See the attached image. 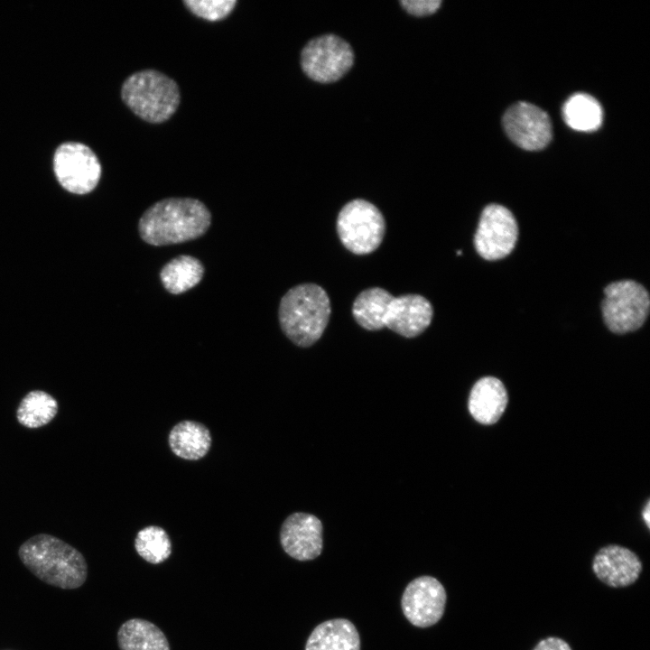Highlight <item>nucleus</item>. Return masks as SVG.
<instances>
[{"label":"nucleus","mask_w":650,"mask_h":650,"mask_svg":"<svg viewBox=\"0 0 650 650\" xmlns=\"http://www.w3.org/2000/svg\"><path fill=\"white\" fill-rule=\"evenodd\" d=\"M22 563L42 581L63 590L81 587L88 577L83 554L63 540L38 534L18 549Z\"/></svg>","instance_id":"nucleus-3"},{"label":"nucleus","mask_w":650,"mask_h":650,"mask_svg":"<svg viewBox=\"0 0 650 650\" xmlns=\"http://www.w3.org/2000/svg\"><path fill=\"white\" fill-rule=\"evenodd\" d=\"M336 228L342 245L351 253L362 255L379 247L385 233V220L374 204L356 199L340 209Z\"/></svg>","instance_id":"nucleus-6"},{"label":"nucleus","mask_w":650,"mask_h":650,"mask_svg":"<svg viewBox=\"0 0 650 650\" xmlns=\"http://www.w3.org/2000/svg\"><path fill=\"white\" fill-rule=\"evenodd\" d=\"M410 14L417 16L428 15L435 13L441 1L439 0H403L400 2Z\"/></svg>","instance_id":"nucleus-24"},{"label":"nucleus","mask_w":650,"mask_h":650,"mask_svg":"<svg viewBox=\"0 0 650 650\" xmlns=\"http://www.w3.org/2000/svg\"><path fill=\"white\" fill-rule=\"evenodd\" d=\"M117 642L120 650H170L162 631L150 621L133 618L118 629Z\"/></svg>","instance_id":"nucleus-18"},{"label":"nucleus","mask_w":650,"mask_h":650,"mask_svg":"<svg viewBox=\"0 0 650 650\" xmlns=\"http://www.w3.org/2000/svg\"><path fill=\"white\" fill-rule=\"evenodd\" d=\"M352 315L365 330L386 327L403 337L414 338L431 324L433 309L422 295L408 293L395 297L384 288L371 287L356 297Z\"/></svg>","instance_id":"nucleus-1"},{"label":"nucleus","mask_w":650,"mask_h":650,"mask_svg":"<svg viewBox=\"0 0 650 650\" xmlns=\"http://www.w3.org/2000/svg\"><path fill=\"white\" fill-rule=\"evenodd\" d=\"M211 223L207 206L193 198H167L150 206L141 216L138 232L145 243L160 246L194 240Z\"/></svg>","instance_id":"nucleus-2"},{"label":"nucleus","mask_w":650,"mask_h":650,"mask_svg":"<svg viewBox=\"0 0 650 650\" xmlns=\"http://www.w3.org/2000/svg\"><path fill=\"white\" fill-rule=\"evenodd\" d=\"M360 636L355 625L346 618L319 624L309 636L305 650H360Z\"/></svg>","instance_id":"nucleus-16"},{"label":"nucleus","mask_w":650,"mask_h":650,"mask_svg":"<svg viewBox=\"0 0 650 650\" xmlns=\"http://www.w3.org/2000/svg\"><path fill=\"white\" fill-rule=\"evenodd\" d=\"M121 98L134 114L153 124L168 120L181 101L176 81L151 69L136 71L126 78L122 85Z\"/></svg>","instance_id":"nucleus-5"},{"label":"nucleus","mask_w":650,"mask_h":650,"mask_svg":"<svg viewBox=\"0 0 650 650\" xmlns=\"http://www.w3.org/2000/svg\"><path fill=\"white\" fill-rule=\"evenodd\" d=\"M353 60L350 45L333 34L312 39L304 46L301 54L303 72L320 83L339 79L351 68Z\"/></svg>","instance_id":"nucleus-8"},{"label":"nucleus","mask_w":650,"mask_h":650,"mask_svg":"<svg viewBox=\"0 0 650 650\" xmlns=\"http://www.w3.org/2000/svg\"><path fill=\"white\" fill-rule=\"evenodd\" d=\"M168 441L172 451L177 457L188 460H197L209 452L211 435L204 424L185 420L172 427Z\"/></svg>","instance_id":"nucleus-17"},{"label":"nucleus","mask_w":650,"mask_h":650,"mask_svg":"<svg viewBox=\"0 0 650 650\" xmlns=\"http://www.w3.org/2000/svg\"><path fill=\"white\" fill-rule=\"evenodd\" d=\"M203 274L204 266L198 258L181 255L163 265L160 279L167 292L180 294L195 287L201 281Z\"/></svg>","instance_id":"nucleus-19"},{"label":"nucleus","mask_w":650,"mask_h":650,"mask_svg":"<svg viewBox=\"0 0 650 650\" xmlns=\"http://www.w3.org/2000/svg\"><path fill=\"white\" fill-rule=\"evenodd\" d=\"M323 527L320 519L307 513H293L282 525L280 542L292 558L305 562L320 555Z\"/></svg>","instance_id":"nucleus-13"},{"label":"nucleus","mask_w":650,"mask_h":650,"mask_svg":"<svg viewBox=\"0 0 650 650\" xmlns=\"http://www.w3.org/2000/svg\"><path fill=\"white\" fill-rule=\"evenodd\" d=\"M532 650H572L564 639L558 636H547L541 639Z\"/></svg>","instance_id":"nucleus-25"},{"label":"nucleus","mask_w":650,"mask_h":650,"mask_svg":"<svg viewBox=\"0 0 650 650\" xmlns=\"http://www.w3.org/2000/svg\"><path fill=\"white\" fill-rule=\"evenodd\" d=\"M508 402L503 383L494 376H484L473 385L469 397V410L479 423L489 425L497 422Z\"/></svg>","instance_id":"nucleus-15"},{"label":"nucleus","mask_w":650,"mask_h":650,"mask_svg":"<svg viewBox=\"0 0 650 650\" xmlns=\"http://www.w3.org/2000/svg\"><path fill=\"white\" fill-rule=\"evenodd\" d=\"M604 294L602 315L612 332L624 334L644 324L649 313L650 298L642 284L632 280L614 282L604 289Z\"/></svg>","instance_id":"nucleus-7"},{"label":"nucleus","mask_w":650,"mask_h":650,"mask_svg":"<svg viewBox=\"0 0 650 650\" xmlns=\"http://www.w3.org/2000/svg\"><path fill=\"white\" fill-rule=\"evenodd\" d=\"M649 508H650V504H649V501H647L646 506H645V509L643 510V517L645 518V524H646V525H647L648 527H649V525H649V520H650V517H649L650 510H649Z\"/></svg>","instance_id":"nucleus-26"},{"label":"nucleus","mask_w":650,"mask_h":650,"mask_svg":"<svg viewBox=\"0 0 650 650\" xmlns=\"http://www.w3.org/2000/svg\"><path fill=\"white\" fill-rule=\"evenodd\" d=\"M562 117L572 129L581 132L595 131L602 124L603 111L599 101L586 93L571 96L562 107Z\"/></svg>","instance_id":"nucleus-21"},{"label":"nucleus","mask_w":650,"mask_h":650,"mask_svg":"<svg viewBox=\"0 0 650 650\" xmlns=\"http://www.w3.org/2000/svg\"><path fill=\"white\" fill-rule=\"evenodd\" d=\"M591 568L602 583L618 589L634 584L643 571V563L630 549L618 544H608L596 552Z\"/></svg>","instance_id":"nucleus-14"},{"label":"nucleus","mask_w":650,"mask_h":650,"mask_svg":"<svg viewBox=\"0 0 650 650\" xmlns=\"http://www.w3.org/2000/svg\"><path fill=\"white\" fill-rule=\"evenodd\" d=\"M503 125L509 138L525 150H541L552 139L549 116L531 103L518 102L511 106L503 116Z\"/></svg>","instance_id":"nucleus-12"},{"label":"nucleus","mask_w":650,"mask_h":650,"mask_svg":"<svg viewBox=\"0 0 650 650\" xmlns=\"http://www.w3.org/2000/svg\"><path fill=\"white\" fill-rule=\"evenodd\" d=\"M59 403L43 390H32L20 401L15 416L23 427L37 429L50 423L57 415Z\"/></svg>","instance_id":"nucleus-20"},{"label":"nucleus","mask_w":650,"mask_h":650,"mask_svg":"<svg viewBox=\"0 0 650 650\" xmlns=\"http://www.w3.org/2000/svg\"><path fill=\"white\" fill-rule=\"evenodd\" d=\"M135 548L144 560L153 564L164 562L172 553L169 535L164 529L155 525L146 526L137 533Z\"/></svg>","instance_id":"nucleus-22"},{"label":"nucleus","mask_w":650,"mask_h":650,"mask_svg":"<svg viewBox=\"0 0 650 650\" xmlns=\"http://www.w3.org/2000/svg\"><path fill=\"white\" fill-rule=\"evenodd\" d=\"M236 0H184L183 4L196 16L218 21L226 18L235 8Z\"/></svg>","instance_id":"nucleus-23"},{"label":"nucleus","mask_w":650,"mask_h":650,"mask_svg":"<svg viewBox=\"0 0 650 650\" xmlns=\"http://www.w3.org/2000/svg\"><path fill=\"white\" fill-rule=\"evenodd\" d=\"M517 237V222L509 209L498 204H489L483 209L474 236V246L481 257H506L513 251Z\"/></svg>","instance_id":"nucleus-10"},{"label":"nucleus","mask_w":650,"mask_h":650,"mask_svg":"<svg viewBox=\"0 0 650 650\" xmlns=\"http://www.w3.org/2000/svg\"><path fill=\"white\" fill-rule=\"evenodd\" d=\"M331 314L327 292L313 283H300L282 297L278 320L283 334L295 345L311 347L322 336Z\"/></svg>","instance_id":"nucleus-4"},{"label":"nucleus","mask_w":650,"mask_h":650,"mask_svg":"<svg viewBox=\"0 0 650 650\" xmlns=\"http://www.w3.org/2000/svg\"><path fill=\"white\" fill-rule=\"evenodd\" d=\"M53 170L60 184L68 191H92L101 177V164L95 153L79 143L60 144L53 156Z\"/></svg>","instance_id":"nucleus-9"},{"label":"nucleus","mask_w":650,"mask_h":650,"mask_svg":"<svg viewBox=\"0 0 650 650\" xmlns=\"http://www.w3.org/2000/svg\"><path fill=\"white\" fill-rule=\"evenodd\" d=\"M446 602L443 585L436 578L423 575L408 583L401 598V608L413 626L425 628L441 620Z\"/></svg>","instance_id":"nucleus-11"}]
</instances>
